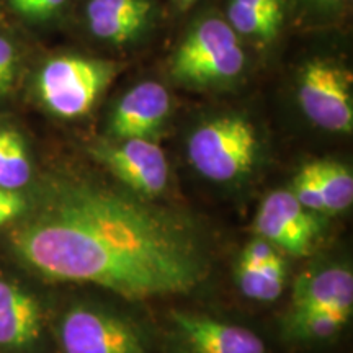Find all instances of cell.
Masks as SVG:
<instances>
[{
    "mask_svg": "<svg viewBox=\"0 0 353 353\" xmlns=\"http://www.w3.org/2000/svg\"><path fill=\"white\" fill-rule=\"evenodd\" d=\"M170 95L157 82H141L121 97L113 110L110 132L114 139L144 138L164 125L170 113Z\"/></svg>",
    "mask_w": 353,
    "mask_h": 353,
    "instance_id": "cell-9",
    "label": "cell"
},
{
    "mask_svg": "<svg viewBox=\"0 0 353 353\" xmlns=\"http://www.w3.org/2000/svg\"><path fill=\"white\" fill-rule=\"evenodd\" d=\"M290 192L293 193L294 198L311 213H324V203L317 188L314 174H312L309 164L303 165L301 170L298 172L293 179Z\"/></svg>",
    "mask_w": 353,
    "mask_h": 353,
    "instance_id": "cell-19",
    "label": "cell"
},
{
    "mask_svg": "<svg viewBox=\"0 0 353 353\" xmlns=\"http://www.w3.org/2000/svg\"><path fill=\"white\" fill-rule=\"evenodd\" d=\"M25 208L26 201L20 195V192L0 188V226H3L8 221L23 213Z\"/></svg>",
    "mask_w": 353,
    "mask_h": 353,
    "instance_id": "cell-23",
    "label": "cell"
},
{
    "mask_svg": "<svg viewBox=\"0 0 353 353\" xmlns=\"http://www.w3.org/2000/svg\"><path fill=\"white\" fill-rule=\"evenodd\" d=\"M298 100L316 126L339 134L352 132V76L342 65L325 59L307 63L299 76Z\"/></svg>",
    "mask_w": 353,
    "mask_h": 353,
    "instance_id": "cell-5",
    "label": "cell"
},
{
    "mask_svg": "<svg viewBox=\"0 0 353 353\" xmlns=\"http://www.w3.org/2000/svg\"><path fill=\"white\" fill-rule=\"evenodd\" d=\"M330 309L350 317L353 311V275L342 267L309 273L298 280L293 309Z\"/></svg>",
    "mask_w": 353,
    "mask_h": 353,
    "instance_id": "cell-12",
    "label": "cell"
},
{
    "mask_svg": "<svg viewBox=\"0 0 353 353\" xmlns=\"http://www.w3.org/2000/svg\"><path fill=\"white\" fill-rule=\"evenodd\" d=\"M245 68L237 33L221 19L201 20L176 48L170 74L175 81L210 85L236 79Z\"/></svg>",
    "mask_w": 353,
    "mask_h": 353,
    "instance_id": "cell-3",
    "label": "cell"
},
{
    "mask_svg": "<svg viewBox=\"0 0 353 353\" xmlns=\"http://www.w3.org/2000/svg\"><path fill=\"white\" fill-rule=\"evenodd\" d=\"M350 317L330 309H293L290 327L303 339H329L341 332Z\"/></svg>",
    "mask_w": 353,
    "mask_h": 353,
    "instance_id": "cell-18",
    "label": "cell"
},
{
    "mask_svg": "<svg viewBox=\"0 0 353 353\" xmlns=\"http://www.w3.org/2000/svg\"><path fill=\"white\" fill-rule=\"evenodd\" d=\"M19 74V54L7 38L0 37V99L7 97L15 87Z\"/></svg>",
    "mask_w": 353,
    "mask_h": 353,
    "instance_id": "cell-20",
    "label": "cell"
},
{
    "mask_svg": "<svg viewBox=\"0 0 353 353\" xmlns=\"http://www.w3.org/2000/svg\"><path fill=\"white\" fill-rule=\"evenodd\" d=\"M92 154L120 182L144 196L161 195L169 183V162L151 139L130 138L99 143Z\"/></svg>",
    "mask_w": 353,
    "mask_h": 353,
    "instance_id": "cell-7",
    "label": "cell"
},
{
    "mask_svg": "<svg viewBox=\"0 0 353 353\" xmlns=\"http://www.w3.org/2000/svg\"><path fill=\"white\" fill-rule=\"evenodd\" d=\"M276 254L278 252L275 250V247H273L270 242H267L265 239H262V237H259V239L250 241L249 244L245 245L244 252L241 255L239 265L241 267L254 268V270H257V268H262L263 265L270 262Z\"/></svg>",
    "mask_w": 353,
    "mask_h": 353,
    "instance_id": "cell-21",
    "label": "cell"
},
{
    "mask_svg": "<svg viewBox=\"0 0 353 353\" xmlns=\"http://www.w3.org/2000/svg\"><path fill=\"white\" fill-rule=\"evenodd\" d=\"M187 152L198 174L213 182H234L249 174L257 161V131L244 117L214 118L190 136Z\"/></svg>",
    "mask_w": 353,
    "mask_h": 353,
    "instance_id": "cell-2",
    "label": "cell"
},
{
    "mask_svg": "<svg viewBox=\"0 0 353 353\" xmlns=\"http://www.w3.org/2000/svg\"><path fill=\"white\" fill-rule=\"evenodd\" d=\"M324 203V213H342L353 203V175L347 165L335 161L309 162Z\"/></svg>",
    "mask_w": 353,
    "mask_h": 353,
    "instance_id": "cell-15",
    "label": "cell"
},
{
    "mask_svg": "<svg viewBox=\"0 0 353 353\" xmlns=\"http://www.w3.org/2000/svg\"><path fill=\"white\" fill-rule=\"evenodd\" d=\"M254 223L262 239L291 255L311 252L319 234L314 213L304 208L290 190H276L265 196Z\"/></svg>",
    "mask_w": 353,
    "mask_h": 353,
    "instance_id": "cell-8",
    "label": "cell"
},
{
    "mask_svg": "<svg viewBox=\"0 0 353 353\" xmlns=\"http://www.w3.org/2000/svg\"><path fill=\"white\" fill-rule=\"evenodd\" d=\"M151 15V0H90L87 6L92 34L113 44H125L138 38L149 25Z\"/></svg>",
    "mask_w": 353,
    "mask_h": 353,
    "instance_id": "cell-11",
    "label": "cell"
},
{
    "mask_svg": "<svg viewBox=\"0 0 353 353\" xmlns=\"http://www.w3.org/2000/svg\"><path fill=\"white\" fill-rule=\"evenodd\" d=\"M321 7H327V8H335L339 6H342L345 0H316Z\"/></svg>",
    "mask_w": 353,
    "mask_h": 353,
    "instance_id": "cell-24",
    "label": "cell"
},
{
    "mask_svg": "<svg viewBox=\"0 0 353 353\" xmlns=\"http://www.w3.org/2000/svg\"><path fill=\"white\" fill-rule=\"evenodd\" d=\"M179 2H180V6H182V8H188V7H192L195 2H198V0H179Z\"/></svg>",
    "mask_w": 353,
    "mask_h": 353,
    "instance_id": "cell-25",
    "label": "cell"
},
{
    "mask_svg": "<svg viewBox=\"0 0 353 353\" xmlns=\"http://www.w3.org/2000/svg\"><path fill=\"white\" fill-rule=\"evenodd\" d=\"M172 319L190 353H265L262 339L241 325L180 311Z\"/></svg>",
    "mask_w": 353,
    "mask_h": 353,
    "instance_id": "cell-10",
    "label": "cell"
},
{
    "mask_svg": "<svg viewBox=\"0 0 353 353\" xmlns=\"http://www.w3.org/2000/svg\"><path fill=\"white\" fill-rule=\"evenodd\" d=\"M285 19L283 6H254L241 0H231L228 6V23L237 34L260 41H272L280 32Z\"/></svg>",
    "mask_w": 353,
    "mask_h": 353,
    "instance_id": "cell-14",
    "label": "cell"
},
{
    "mask_svg": "<svg viewBox=\"0 0 353 353\" xmlns=\"http://www.w3.org/2000/svg\"><path fill=\"white\" fill-rule=\"evenodd\" d=\"M237 285L247 298L255 301H275L286 285V263L280 254L262 268H245L237 265Z\"/></svg>",
    "mask_w": 353,
    "mask_h": 353,
    "instance_id": "cell-16",
    "label": "cell"
},
{
    "mask_svg": "<svg viewBox=\"0 0 353 353\" xmlns=\"http://www.w3.org/2000/svg\"><path fill=\"white\" fill-rule=\"evenodd\" d=\"M117 63L63 56L44 64L38 76L43 103L61 118H77L90 112L117 76Z\"/></svg>",
    "mask_w": 353,
    "mask_h": 353,
    "instance_id": "cell-4",
    "label": "cell"
},
{
    "mask_svg": "<svg viewBox=\"0 0 353 353\" xmlns=\"http://www.w3.org/2000/svg\"><path fill=\"white\" fill-rule=\"evenodd\" d=\"M32 179V164L21 136L0 130V188L19 192Z\"/></svg>",
    "mask_w": 353,
    "mask_h": 353,
    "instance_id": "cell-17",
    "label": "cell"
},
{
    "mask_svg": "<svg viewBox=\"0 0 353 353\" xmlns=\"http://www.w3.org/2000/svg\"><path fill=\"white\" fill-rule=\"evenodd\" d=\"M12 247L48 280L94 283L134 301L187 293L208 275L187 221L85 180L61 183L13 229Z\"/></svg>",
    "mask_w": 353,
    "mask_h": 353,
    "instance_id": "cell-1",
    "label": "cell"
},
{
    "mask_svg": "<svg viewBox=\"0 0 353 353\" xmlns=\"http://www.w3.org/2000/svg\"><path fill=\"white\" fill-rule=\"evenodd\" d=\"M41 330V312L32 294L0 280V347L20 348L34 342Z\"/></svg>",
    "mask_w": 353,
    "mask_h": 353,
    "instance_id": "cell-13",
    "label": "cell"
},
{
    "mask_svg": "<svg viewBox=\"0 0 353 353\" xmlns=\"http://www.w3.org/2000/svg\"><path fill=\"white\" fill-rule=\"evenodd\" d=\"M61 342L65 353H145L136 325L90 306H76L65 312Z\"/></svg>",
    "mask_w": 353,
    "mask_h": 353,
    "instance_id": "cell-6",
    "label": "cell"
},
{
    "mask_svg": "<svg viewBox=\"0 0 353 353\" xmlns=\"http://www.w3.org/2000/svg\"><path fill=\"white\" fill-rule=\"evenodd\" d=\"M10 2L15 12H19L20 15L43 20L59 12L68 0H10Z\"/></svg>",
    "mask_w": 353,
    "mask_h": 353,
    "instance_id": "cell-22",
    "label": "cell"
}]
</instances>
